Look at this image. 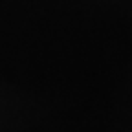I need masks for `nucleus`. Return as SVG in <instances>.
<instances>
[]
</instances>
